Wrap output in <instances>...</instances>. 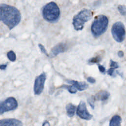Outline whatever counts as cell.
<instances>
[{
  "label": "cell",
  "mask_w": 126,
  "mask_h": 126,
  "mask_svg": "<svg viewBox=\"0 0 126 126\" xmlns=\"http://www.w3.org/2000/svg\"><path fill=\"white\" fill-rule=\"evenodd\" d=\"M21 15L16 7L5 4H0V21L12 29L21 21Z\"/></svg>",
  "instance_id": "1"
},
{
  "label": "cell",
  "mask_w": 126,
  "mask_h": 126,
  "mask_svg": "<svg viewBox=\"0 0 126 126\" xmlns=\"http://www.w3.org/2000/svg\"><path fill=\"white\" fill-rule=\"evenodd\" d=\"M108 24L107 17L103 15L96 17L91 25V32L96 38L101 35L106 30Z\"/></svg>",
  "instance_id": "2"
},
{
  "label": "cell",
  "mask_w": 126,
  "mask_h": 126,
  "mask_svg": "<svg viewBox=\"0 0 126 126\" xmlns=\"http://www.w3.org/2000/svg\"><path fill=\"white\" fill-rule=\"evenodd\" d=\"M43 18L50 23L56 22L60 15V11L57 4L54 2H51L46 4L42 11Z\"/></svg>",
  "instance_id": "3"
},
{
  "label": "cell",
  "mask_w": 126,
  "mask_h": 126,
  "mask_svg": "<svg viewBox=\"0 0 126 126\" xmlns=\"http://www.w3.org/2000/svg\"><path fill=\"white\" fill-rule=\"evenodd\" d=\"M92 15V12L89 9H84L80 11L73 18L72 24L75 30H82L85 23L91 19Z\"/></svg>",
  "instance_id": "4"
},
{
  "label": "cell",
  "mask_w": 126,
  "mask_h": 126,
  "mask_svg": "<svg viewBox=\"0 0 126 126\" xmlns=\"http://www.w3.org/2000/svg\"><path fill=\"white\" fill-rule=\"evenodd\" d=\"M111 32L114 39L118 42H122L125 37V30L123 24L121 22L114 23L111 29Z\"/></svg>",
  "instance_id": "5"
},
{
  "label": "cell",
  "mask_w": 126,
  "mask_h": 126,
  "mask_svg": "<svg viewBox=\"0 0 126 126\" xmlns=\"http://www.w3.org/2000/svg\"><path fill=\"white\" fill-rule=\"evenodd\" d=\"M18 107V102L16 99L10 97L0 103V115L5 112L16 109Z\"/></svg>",
  "instance_id": "6"
},
{
  "label": "cell",
  "mask_w": 126,
  "mask_h": 126,
  "mask_svg": "<svg viewBox=\"0 0 126 126\" xmlns=\"http://www.w3.org/2000/svg\"><path fill=\"white\" fill-rule=\"evenodd\" d=\"M46 78V74L44 72L42 73L36 78L34 81L33 88L35 94L39 95L42 92L44 89Z\"/></svg>",
  "instance_id": "7"
},
{
  "label": "cell",
  "mask_w": 126,
  "mask_h": 126,
  "mask_svg": "<svg viewBox=\"0 0 126 126\" xmlns=\"http://www.w3.org/2000/svg\"><path fill=\"white\" fill-rule=\"evenodd\" d=\"M76 114L80 118L86 120H90L93 117V116L88 111L86 104L83 101H81L78 105L76 109Z\"/></svg>",
  "instance_id": "8"
},
{
  "label": "cell",
  "mask_w": 126,
  "mask_h": 126,
  "mask_svg": "<svg viewBox=\"0 0 126 126\" xmlns=\"http://www.w3.org/2000/svg\"><path fill=\"white\" fill-rule=\"evenodd\" d=\"M110 96V94L106 91H100L98 92L94 96H93L91 99L88 100V101L92 104H94V102L95 100H100L104 101L107 100L109 96Z\"/></svg>",
  "instance_id": "9"
},
{
  "label": "cell",
  "mask_w": 126,
  "mask_h": 126,
  "mask_svg": "<svg viewBox=\"0 0 126 126\" xmlns=\"http://www.w3.org/2000/svg\"><path fill=\"white\" fill-rule=\"evenodd\" d=\"M67 46L64 43H60L54 46L50 54L51 58H54L61 53H63L67 50Z\"/></svg>",
  "instance_id": "10"
},
{
  "label": "cell",
  "mask_w": 126,
  "mask_h": 126,
  "mask_svg": "<svg viewBox=\"0 0 126 126\" xmlns=\"http://www.w3.org/2000/svg\"><path fill=\"white\" fill-rule=\"evenodd\" d=\"M0 126H23V123L16 119H4L0 120Z\"/></svg>",
  "instance_id": "11"
},
{
  "label": "cell",
  "mask_w": 126,
  "mask_h": 126,
  "mask_svg": "<svg viewBox=\"0 0 126 126\" xmlns=\"http://www.w3.org/2000/svg\"><path fill=\"white\" fill-rule=\"evenodd\" d=\"M67 82L68 83L72 84V86L79 91L85 90L88 87V85L85 82H79L74 80H68Z\"/></svg>",
  "instance_id": "12"
},
{
  "label": "cell",
  "mask_w": 126,
  "mask_h": 126,
  "mask_svg": "<svg viewBox=\"0 0 126 126\" xmlns=\"http://www.w3.org/2000/svg\"><path fill=\"white\" fill-rule=\"evenodd\" d=\"M121 117L118 115H115L111 118L110 121L109 126H121Z\"/></svg>",
  "instance_id": "13"
},
{
  "label": "cell",
  "mask_w": 126,
  "mask_h": 126,
  "mask_svg": "<svg viewBox=\"0 0 126 126\" xmlns=\"http://www.w3.org/2000/svg\"><path fill=\"white\" fill-rule=\"evenodd\" d=\"M66 110L67 116L69 117H72L75 114L76 106L71 103H68L66 106Z\"/></svg>",
  "instance_id": "14"
},
{
  "label": "cell",
  "mask_w": 126,
  "mask_h": 126,
  "mask_svg": "<svg viewBox=\"0 0 126 126\" xmlns=\"http://www.w3.org/2000/svg\"><path fill=\"white\" fill-rule=\"evenodd\" d=\"M7 57L8 59L11 62H14L16 60V55L15 53L12 51H10L7 53Z\"/></svg>",
  "instance_id": "15"
},
{
  "label": "cell",
  "mask_w": 126,
  "mask_h": 126,
  "mask_svg": "<svg viewBox=\"0 0 126 126\" xmlns=\"http://www.w3.org/2000/svg\"><path fill=\"white\" fill-rule=\"evenodd\" d=\"M61 88H63L67 89L68 92H69L71 94H74L76 92V89L73 86H67V85H63Z\"/></svg>",
  "instance_id": "16"
},
{
  "label": "cell",
  "mask_w": 126,
  "mask_h": 126,
  "mask_svg": "<svg viewBox=\"0 0 126 126\" xmlns=\"http://www.w3.org/2000/svg\"><path fill=\"white\" fill-rule=\"evenodd\" d=\"M118 10L119 12L122 15H126V7L125 5H120L118 7Z\"/></svg>",
  "instance_id": "17"
},
{
  "label": "cell",
  "mask_w": 126,
  "mask_h": 126,
  "mask_svg": "<svg viewBox=\"0 0 126 126\" xmlns=\"http://www.w3.org/2000/svg\"><path fill=\"white\" fill-rule=\"evenodd\" d=\"M100 61V58L99 56H97L94 58H93L92 59H91L89 62L90 63H98L99 61Z\"/></svg>",
  "instance_id": "18"
},
{
  "label": "cell",
  "mask_w": 126,
  "mask_h": 126,
  "mask_svg": "<svg viewBox=\"0 0 126 126\" xmlns=\"http://www.w3.org/2000/svg\"><path fill=\"white\" fill-rule=\"evenodd\" d=\"M110 66H111V68L116 69V68H118L119 65L117 62L111 60H110Z\"/></svg>",
  "instance_id": "19"
},
{
  "label": "cell",
  "mask_w": 126,
  "mask_h": 126,
  "mask_svg": "<svg viewBox=\"0 0 126 126\" xmlns=\"http://www.w3.org/2000/svg\"><path fill=\"white\" fill-rule=\"evenodd\" d=\"M38 46H39V49H40V50H41V52H42V53H43L44 54H45V55H46L47 56H49V55H48V53H47L46 50H45L44 47L42 44H38Z\"/></svg>",
  "instance_id": "20"
},
{
  "label": "cell",
  "mask_w": 126,
  "mask_h": 126,
  "mask_svg": "<svg viewBox=\"0 0 126 126\" xmlns=\"http://www.w3.org/2000/svg\"><path fill=\"white\" fill-rule=\"evenodd\" d=\"M87 81L90 83H95L96 81L94 78L92 77H89L87 79Z\"/></svg>",
  "instance_id": "21"
},
{
  "label": "cell",
  "mask_w": 126,
  "mask_h": 126,
  "mask_svg": "<svg viewBox=\"0 0 126 126\" xmlns=\"http://www.w3.org/2000/svg\"><path fill=\"white\" fill-rule=\"evenodd\" d=\"M114 68H110L108 69V70L107 71V73L108 75H110V76H112L113 75V74H114Z\"/></svg>",
  "instance_id": "22"
},
{
  "label": "cell",
  "mask_w": 126,
  "mask_h": 126,
  "mask_svg": "<svg viewBox=\"0 0 126 126\" xmlns=\"http://www.w3.org/2000/svg\"><path fill=\"white\" fill-rule=\"evenodd\" d=\"M98 68H99V71L102 72V73H105V68L101 65H100V64H98Z\"/></svg>",
  "instance_id": "23"
},
{
  "label": "cell",
  "mask_w": 126,
  "mask_h": 126,
  "mask_svg": "<svg viewBox=\"0 0 126 126\" xmlns=\"http://www.w3.org/2000/svg\"><path fill=\"white\" fill-rule=\"evenodd\" d=\"M118 56L120 58H122L124 56V53L122 51H119L118 53Z\"/></svg>",
  "instance_id": "24"
},
{
  "label": "cell",
  "mask_w": 126,
  "mask_h": 126,
  "mask_svg": "<svg viewBox=\"0 0 126 126\" xmlns=\"http://www.w3.org/2000/svg\"><path fill=\"white\" fill-rule=\"evenodd\" d=\"M7 67V64H2L0 65V69L1 70H4Z\"/></svg>",
  "instance_id": "25"
},
{
  "label": "cell",
  "mask_w": 126,
  "mask_h": 126,
  "mask_svg": "<svg viewBox=\"0 0 126 126\" xmlns=\"http://www.w3.org/2000/svg\"><path fill=\"white\" fill-rule=\"evenodd\" d=\"M42 126H50V123L48 121H45L42 125Z\"/></svg>",
  "instance_id": "26"
}]
</instances>
